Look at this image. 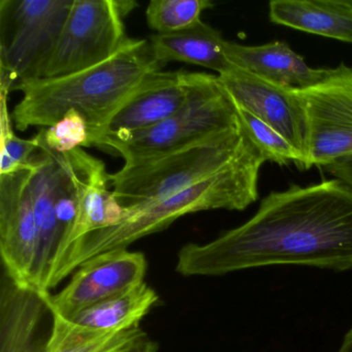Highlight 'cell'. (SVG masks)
Segmentation results:
<instances>
[{"instance_id":"1","label":"cell","mask_w":352,"mask_h":352,"mask_svg":"<svg viewBox=\"0 0 352 352\" xmlns=\"http://www.w3.org/2000/svg\"><path fill=\"white\" fill-rule=\"evenodd\" d=\"M352 270V189L337 179L273 191L242 226L207 244L180 249L185 277L226 275L269 265Z\"/></svg>"},{"instance_id":"2","label":"cell","mask_w":352,"mask_h":352,"mask_svg":"<svg viewBox=\"0 0 352 352\" xmlns=\"http://www.w3.org/2000/svg\"><path fill=\"white\" fill-rule=\"evenodd\" d=\"M162 71L149 41L131 38L116 55L96 67L58 78L30 80L16 86L20 102L12 120L20 131L52 126L69 111L85 119L90 147L96 146L119 109L141 84Z\"/></svg>"},{"instance_id":"3","label":"cell","mask_w":352,"mask_h":352,"mask_svg":"<svg viewBox=\"0 0 352 352\" xmlns=\"http://www.w3.org/2000/svg\"><path fill=\"white\" fill-rule=\"evenodd\" d=\"M265 162L254 146L223 170L177 195L146 205L123 208L120 223L86 234L55 261L47 292H51L92 257L127 249L135 241L166 230L183 216L210 210L244 211L258 197L259 172Z\"/></svg>"},{"instance_id":"4","label":"cell","mask_w":352,"mask_h":352,"mask_svg":"<svg viewBox=\"0 0 352 352\" xmlns=\"http://www.w3.org/2000/svg\"><path fill=\"white\" fill-rule=\"evenodd\" d=\"M254 147L243 126L110 174L111 188L122 208L162 201L213 176Z\"/></svg>"},{"instance_id":"5","label":"cell","mask_w":352,"mask_h":352,"mask_svg":"<svg viewBox=\"0 0 352 352\" xmlns=\"http://www.w3.org/2000/svg\"><path fill=\"white\" fill-rule=\"evenodd\" d=\"M188 98L176 114L152 129L109 140L102 148L131 164L242 127L236 104L218 76L188 72Z\"/></svg>"},{"instance_id":"6","label":"cell","mask_w":352,"mask_h":352,"mask_svg":"<svg viewBox=\"0 0 352 352\" xmlns=\"http://www.w3.org/2000/svg\"><path fill=\"white\" fill-rule=\"evenodd\" d=\"M74 0L0 1V90L43 79Z\"/></svg>"},{"instance_id":"7","label":"cell","mask_w":352,"mask_h":352,"mask_svg":"<svg viewBox=\"0 0 352 352\" xmlns=\"http://www.w3.org/2000/svg\"><path fill=\"white\" fill-rule=\"evenodd\" d=\"M137 6L127 0H74L43 79L79 73L112 58L131 41L124 18Z\"/></svg>"},{"instance_id":"8","label":"cell","mask_w":352,"mask_h":352,"mask_svg":"<svg viewBox=\"0 0 352 352\" xmlns=\"http://www.w3.org/2000/svg\"><path fill=\"white\" fill-rule=\"evenodd\" d=\"M292 91L306 116L307 170L352 154V67L341 63L321 83Z\"/></svg>"},{"instance_id":"9","label":"cell","mask_w":352,"mask_h":352,"mask_svg":"<svg viewBox=\"0 0 352 352\" xmlns=\"http://www.w3.org/2000/svg\"><path fill=\"white\" fill-rule=\"evenodd\" d=\"M32 168L0 176V254L3 272L34 290L40 234L30 195Z\"/></svg>"},{"instance_id":"10","label":"cell","mask_w":352,"mask_h":352,"mask_svg":"<svg viewBox=\"0 0 352 352\" xmlns=\"http://www.w3.org/2000/svg\"><path fill=\"white\" fill-rule=\"evenodd\" d=\"M148 263L142 252L109 251L80 265L56 294H43L51 312L69 319L86 308L144 283Z\"/></svg>"},{"instance_id":"11","label":"cell","mask_w":352,"mask_h":352,"mask_svg":"<svg viewBox=\"0 0 352 352\" xmlns=\"http://www.w3.org/2000/svg\"><path fill=\"white\" fill-rule=\"evenodd\" d=\"M218 77L238 108L273 127L300 152L307 170L306 116L294 92L236 67Z\"/></svg>"},{"instance_id":"12","label":"cell","mask_w":352,"mask_h":352,"mask_svg":"<svg viewBox=\"0 0 352 352\" xmlns=\"http://www.w3.org/2000/svg\"><path fill=\"white\" fill-rule=\"evenodd\" d=\"M188 88V72L184 69L152 74L113 116L96 147L164 122L184 106Z\"/></svg>"},{"instance_id":"13","label":"cell","mask_w":352,"mask_h":352,"mask_svg":"<svg viewBox=\"0 0 352 352\" xmlns=\"http://www.w3.org/2000/svg\"><path fill=\"white\" fill-rule=\"evenodd\" d=\"M65 155L79 189V212L73 230L56 259L86 234L120 223L124 213L112 189L110 190V174L107 172L104 162L90 155L83 148H78Z\"/></svg>"},{"instance_id":"14","label":"cell","mask_w":352,"mask_h":352,"mask_svg":"<svg viewBox=\"0 0 352 352\" xmlns=\"http://www.w3.org/2000/svg\"><path fill=\"white\" fill-rule=\"evenodd\" d=\"M36 139L40 149L34 162L30 182L32 207L40 234L34 290L41 294H48L47 282L63 242V232L59 226L55 208L60 160L58 153L43 145L36 135Z\"/></svg>"},{"instance_id":"15","label":"cell","mask_w":352,"mask_h":352,"mask_svg":"<svg viewBox=\"0 0 352 352\" xmlns=\"http://www.w3.org/2000/svg\"><path fill=\"white\" fill-rule=\"evenodd\" d=\"M228 60L239 69L288 90L313 87L333 75L335 69H313L296 54L287 43L275 42L261 46H243L228 42Z\"/></svg>"},{"instance_id":"16","label":"cell","mask_w":352,"mask_h":352,"mask_svg":"<svg viewBox=\"0 0 352 352\" xmlns=\"http://www.w3.org/2000/svg\"><path fill=\"white\" fill-rule=\"evenodd\" d=\"M50 309L43 294L22 287L3 274L0 294V352H42Z\"/></svg>"},{"instance_id":"17","label":"cell","mask_w":352,"mask_h":352,"mask_svg":"<svg viewBox=\"0 0 352 352\" xmlns=\"http://www.w3.org/2000/svg\"><path fill=\"white\" fill-rule=\"evenodd\" d=\"M272 23L352 43V0H273Z\"/></svg>"},{"instance_id":"18","label":"cell","mask_w":352,"mask_h":352,"mask_svg":"<svg viewBox=\"0 0 352 352\" xmlns=\"http://www.w3.org/2000/svg\"><path fill=\"white\" fill-rule=\"evenodd\" d=\"M148 41L162 67L178 61L207 67L221 76L234 67L226 56L228 41L224 40L221 32L203 21L183 32L153 34Z\"/></svg>"},{"instance_id":"19","label":"cell","mask_w":352,"mask_h":352,"mask_svg":"<svg viewBox=\"0 0 352 352\" xmlns=\"http://www.w3.org/2000/svg\"><path fill=\"white\" fill-rule=\"evenodd\" d=\"M158 294L144 283L77 313L69 320L98 331H126L140 322L157 304Z\"/></svg>"},{"instance_id":"20","label":"cell","mask_w":352,"mask_h":352,"mask_svg":"<svg viewBox=\"0 0 352 352\" xmlns=\"http://www.w3.org/2000/svg\"><path fill=\"white\" fill-rule=\"evenodd\" d=\"M145 335L140 327L126 331L88 329L52 313L48 340L42 352H121Z\"/></svg>"},{"instance_id":"21","label":"cell","mask_w":352,"mask_h":352,"mask_svg":"<svg viewBox=\"0 0 352 352\" xmlns=\"http://www.w3.org/2000/svg\"><path fill=\"white\" fill-rule=\"evenodd\" d=\"M213 7L209 0H152L146 19L158 34H175L195 28L201 22V14Z\"/></svg>"},{"instance_id":"22","label":"cell","mask_w":352,"mask_h":352,"mask_svg":"<svg viewBox=\"0 0 352 352\" xmlns=\"http://www.w3.org/2000/svg\"><path fill=\"white\" fill-rule=\"evenodd\" d=\"M236 110L247 137L261 152L265 162H275L279 166H287L294 162L296 168L305 170L304 158L281 133L247 111L238 107Z\"/></svg>"},{"instance_id":"23","label":"cell","mask_w":352,"mask_h":352,"mask_svg":"<svg viewBox=\"0 0 352 352\" xmlns=\"http://www.w3.org/2000/svg\"><path fill=\"white\" fill-rule=\"evenodd\" d=\"M9 94L1 91V112H0V131H1V150H0V176L11 175L19 170L34 168L40 146L36 137L30 140L21 139L13 131L12 116L8 109Z\"/></svg>"},{"instance_id":"24","label":"cell","mask_w":352,"mask_h":352,"mask_svg":"<svg viewBox=\"0 0 352 352\" xmlns=\"http://www.w3.org/2000/svg\"><path fill=\"white\" fill-rule=\"evenodd\" d=\"M36 137L43 145L56 153H69L78 148L90 147L87 122L76 111H69L52 126L38 131Z\"/></svg>"},{"instance_id":"25","label":"cell","mask_w":352,"mask_h":352,"mask_svg":"<svg viewBox=\"0 0 352 352\" xmlns=\"http://www.w3.org/2000/svg\"><path fill=\"white\" fill-rule=\"evenodd\" d=\"M319 168L352 189V154L335 158L319 166Z\"/></svg>"},{"instance_id":"26","label":"cell","mask_w":352,"mask_h":352,"mask_svg":"<svg viewBox=\"0 0 352 352\" xmlns=\"http://www.w3.org/2000/svg\"><path fill=\"white\" fill-rule=\"evenodd\" d=\"M158 347L160 345L157 342L150 339L148 335H145L121 352H157Z\"/></svg>"},{"instance_id":"27","label":"cell","mask_w":352,"mask_h":352,"mask_svg":"<svg viewBox=\"0 0 352 352\" xmlns=\"http://www.w3.org/2000/svg\"><path fill=\"white\" fill-rule=\"evenodd\" d=\"M338 352H352V327L346 333Z\"/></svg>"}]
</instances>
